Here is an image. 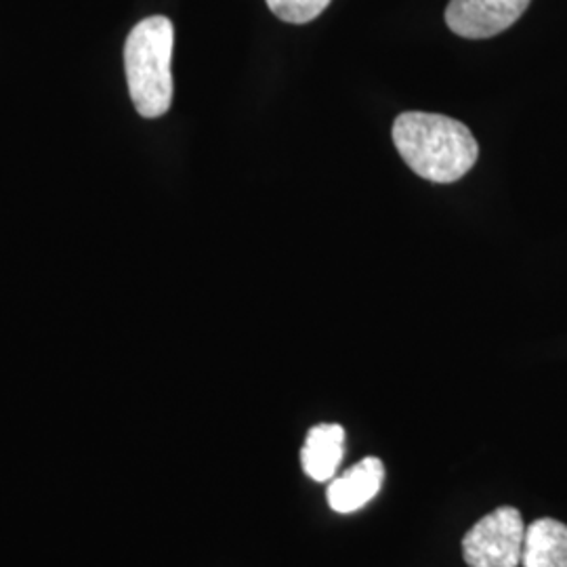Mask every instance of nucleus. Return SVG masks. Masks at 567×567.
<instances>
[{
	"label": "nucleus",
	"instance_id": "nucleus-1",
	"mask_svg": "<svg viewBox=\"0 0 567 567\" xmlns=\"http://www.w3.org/2000/svg\"><path fill=\"white\" fill-rule=\"evenodd\" d=\"M393 143L404 163L433 183L463 179L480 156V145L465 124L442 114H400L393 122Z\"/></svg>",
	"mask_w": 567,
	"mask_h": 567
},
{
	"label": "nucleus",
	"instance_id": "nucleus-2",
	"mask_svg": "<svg viewBox=\"0 0 567 567\" xmlns=\"http://www.w3.org/2000/svg\"><path fill=\"white\" fill-rule=\"evenodd\" d=\"M173 44V21L163 16L140 21L124 42L128 93L143 118H161L171 110Z\"/></svg>",
	"mask_w": 567,
	"mask_h": 567
},
{
	"label": "nucleus",
	"instance_id": "nucleus-3",
	"mask_svg": "<svg viewBox=\"0 0 567 567\" xmlns=\"http://www.w3.org/2000/svg\"><path fill=\"white\" fill-rule=\"evenodd\" d=\"M526 526L515 507H501L482 517L463 538L468 567H519L524 557Z\"/></svg>",
	"mask_w": 567,
	"mask_h": 567
},
{
	"label": "nucleus",
	"instance_id": "nucleus-4",
	"mask_svg": "<svg viewBox=\"0 0 567 567\" xmlns=\"http://www.w3.org/2000/svg\"><path fill=\"white\" fill-rule=\"evenodd\" d=\"M532 0H450L447 28L471 41L489 39L508 30L526 13Z\"/></svg>",
	"mask_w": 567,
	"mask_h": 567
},
{
	"label": "nucleus",
	"instance_id": "nucleus-5",
	"mask_svg": "<svg viewBox=\"0 0 567 567\" xmlns=\"http://www.w3.org/2000/svg\"><path fill=\"white\" fill-rule=\"evenodd\" d=\"M385 480V466L374 458L368 456L358 465L347 468L341 477L332 480L328 486V505L337 513H353L365 507L383 486Z\"/></svg>",
	"mask_w": 567,
	"mask_h": 567
},
{
	"label": "nucleus",
	"instance_id": "nucleus-6",
	"mask_svg": "<svg viewBox=\"0 0 567 567\" xmlns=\"http://www.w3.org/2000/svg\"><path fill=\"white\" fill-rule=\"evenodd\" d=\"M344 454V429L341 425H316L309 429L301 463L313 482H330L341 465Z\"/></svg>",
	"mask_w": 567,
	"mask_h": 567
},
{
	"label": "nucleus",
	"instance_id": "nucleus-7",
	"mask_svg": "<svg viewBox=\"0 0 567 567\" xmlns=\"http://www.w3.org/2000/svg\"><path fill=\"white\" fill-rule=\"evenodd\" d=\"M524 567H567V526L543 517L526 527Z\"/></svg>",
	"mask_w": 567,
	"mask_h": 567
},
{
	"label": "nucleus",
	"instance_id": "nucleus-8",
	"mask_svg": "<svg viewBox=\"0 0 567 567\" xmlns=\"http://www.w3.org/2000/svg\"><path fill=\"white\" fill-rule=\"evenodd\" d=\"M276 18L286 23H309L320 18L332 0H265Z\"/></svg>",
	"mask_w": 567,
	"mask_h": 567
}]
</instances>
